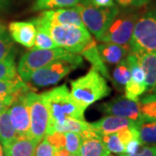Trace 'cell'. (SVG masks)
Masks as SVG:
<instances>
[{
  "instance_id": "cell-16",
  "label": "cell",
  "mask_w": 156,
  "mask_h": 156,
  "mask_svg": "<svg viewBox=\"0 0 156 156\" xmlns=\"http://www.w3.org/2000/svg\"><path fill=\"white\" fill-rule=\"evenodd\" d=\"M90 124L101 135L116 133L119 130L124 128H129V127L137 128V123L134 121L128 118H123L115 115H108L101 118L95 122L90 123Z\"/></svg>"
},
{
  "instance_id": "cell-35",
  "label": "cell",
  "mask_w": 156,
  "mask_h": 156,
  "mask_svg": "<svg viewBox=\"0 0 156 156\" xmlns=\"http://www.w3.org/2000/svg\"><path fill=\"white\" fill-rule=\"evenodd\" d=\"M44 137L50 144L53 146V147L56 149V151L62 149V148H64V146H65L64 133L53 132L51 134H46Z\"/></svg>"
},
{
  "instance_id": "cell-5",
  "label": "cell",
  "mask_w": 156,
  "mask_h": 156,
  "mask_svg": "<svg viewBox=\"0 0 156 156\" xmlns=\"http://www.w3.org/2000/svg\"><path fill=\"white\" fill-rule=\"evenodd\" d=\"M130 53H156V10L140 14L130 41Z\"/></svg>"
},
{
  "instance_id": "cell-34",
  "label": "cell",
  "mask_w": 156,
  "mask_h": 156,
  "mask_svg": "<svg viewBox=\"0 0 156 156\" xmlns=\"http://www.w3.org/2000/svg\"><path fill=\"white\" fill-rule=\"evenodd\" d=\"M55 153L56 149L44 137L36 147L34 156H55Z\"/></svg>"
},
{
  "instance_id": "cell-2",
  "label": "cell",
  "mask_w": 156,
  "mask_h": 156,
  "mask_svg": "<svg viewBox=\"0 0 156 156\" xmlns=\"http://www.w3.org/2000/svg\"><path fill=\"white\" fill-rule=\"evenodd\" d=\"M58 60L70 62L76 67L83 63V59L80 55L62 48L51 50H30V51L24 53L21 56L17 68V74L22 80L26 82L34 71Z\"/></svg>"
},
{
  "instance_id": "cell-10",
  "label": "cell",
  "mask_w": 156,
  "mask_h": 156,
  "mask_svg": "<svg viewBox=\"0 0 156 156\" xmlns=\"http://www.w3.org/2000/svg\"><path fill=\"white\" fill-rule=\"evenodd\" d=\"M99 109L106 115L130 119L137 125L141 119L139 101L130 100L126 96H117L108 102H104L99 106Z\"/></svg>"
},
{
  "instance_id": "cell-28",
  "label": "cell",
  "mask_w": 156,
  "mask_h": 156,
  "mask_svg": "<svg viewBox=\"0 0 156 156\" xmlns=\"http://www.w3.org/2000/svg\"><path fill=\"white\" fill-rule=\"evenodd\" d=\"M16 53L11 54L4 61L0 62V80H14L19 77L15 63Z\"/></svg>"
},
{
  "instance_id": "cell-33",
  "label": "cell",
  "mask_w": 156,
  "mask_h": 156,
  "mask_svg": "<svg viewBox=\"0 0 156 156\" xmlns=\"http://www.w3.org/2000/svg\"><path fill=\"white\" fill-rule=\"evenodd\" d=\"M116 134L124 147L127 145L130 140L134 139H139V132L136 127L124 128L116 132Z\"/></svg>"
},
{
  "instance_id": "cell-45",
  "label": "cell",
  "mask_w": 156,
  "mask_h": 156,
  "mask_svg": "<svg viewBox=\"0 0 156 156\" xmlns=\"http://www.w3.org/2000/svg\"><path fill=\"white\" fill-rule=\"evenodd\" d=\"M153 93H154V94L156 93V86H155V88H154V92H153Z\"/></svg>"
},
{
  "instance_id": "cell-43",
  "label": "cell",
  "mask_w": 156,
  "mask_h": 156,
  "mask_svg": "<svg viewBox=\"0 0 156 156\" xmlns=\"http://www.w3.org/2000/svg\"><path fill=\"white\" fill-rule=\"evenodd\" d=\"M4 154V148L2 147V145L0 144V156Z\"/></svg>"
},
{
  "instance_id": "cell-3",
  "label": "cell",
  "mask_w": 156,
  "mask_h": 156,
  "mask_svg": "<svg viewBox=\"0 0 156 156\" xmlns=\"http://www.w3.org/2000/svg\"><path fill=\"white\" fill-rule=\"evenodd\" d=\"M30 22L33 23L36 28L46 30L59 48L72 53L79 54L93 39L85 27L50 24L39 17L32 19Z\"/></svg>"
},
{
  "instance_id": "cell-8",
  "label": "cell",
  "mask_w": 156,
  "mask_h": 156,
  "mask_svg": "<svg viewBox=\"0 0 156 156\" xmlns=\"http://www.w3.org/2000/svg\"><path fill=\"white\" fill-rule=\"evenodd\" d=\"M30 119V136L41 141L47 134L50 124V112L44 96L29 90L25 94Z\"/></svg>"
},
{
  "instance_id": "cell-41",
  "label": "cell",
  "mask_w": 156,
  "mask_h": 156,
  "mask_svg": "<svg viewBox=\"0 0 156 156\" xmlns=\"http://www.w3.org/2000/svg\"><path fill=\"white\" fill-rule=\"evenodd\" d=\"M10 5V0H0V11L7 9Z\"/></svg>"
},
{
  "instance_id": "cell-47",
  "label": "cell",
  "mask_w": 156,
  "mask_h": 156,
  "mask_svg": "<svg viewBox=\"0 0 156 156\" xmlns=\"http://www.w3.org/2000/svg\"><path fill=\"white\" fill-rule=\"evenodd\" d=\"M109 156H113V155H111V154H110V155H109Z\"/></svg>"
},
{
  "instance_id": "cell-9",
  "label": "cell",
  "mask_w": 156,
  "mask_h": 156,
  "mask_svg": "<svg viewBox=\"0 0 156 156\" xmlns=\"http://www.w3.org/2000/svg\"><path fill=\"white\" fill-rule=\"evenodd\" d=\"M76 68V65L63 60L52 62L34 71L26 82L37 88L55 85Z\"/></svg>"
},
{
  "instance_id": "cell-46",
  "label": "cell",
  "mask_w": 156,
  "mask_h": 156,
  "mask_svg": "<svg viewBox=\"0 0 156 156\" xmlns=\"http://www.w3.org/2000/svg\"><path fill=\"white\" fill-rule=\"evenodd\" d=\"M1 156H5V154H2Z\"/></svg>"
},
{
  "instance_id": "cell-6",
  "label": "cell",
  "mask_w": 156,
  "mask_h": 156,
  "mask_svg": "<svg viewBox=\"0 0 156 156\" xmlns=\"http://www.w3.org/2000/svg\"><path fill=\"white\" fill-rule=\"evenodd\" d=\"M140 16V14L138 11H134V9L119 11L98 41L101 43H112L129 46L135 23Z\"/></svg>"
},
{
  "instance_id": "cell-15",
  "label": "cell",
  "mask_w": 156,
  "mask_h": 156,
  "mask_svg": "<svg viewBox=\"0 0 156 156\" xmlns=\"http://www.w3.org/2000/svg\"><path fill=\"white\" fill-rule=\"evenodd\" d=\"M133 54L145 74L146 92L152 94L156 86V53L137 52Z\"/></svg>"
},
{
  "instance_id": "cell-25",
  "label": "cell",
  "mask_w": 156,
  "mask_h": 156,
  "mask_svg": "<svg viewBox=\"0 0 156 156\" xmlns=\"http://www.w3.org/2000/svg\"><path fill=\"white\" fill-rule=\"evenodd\" d=\"M81 0H36L32 10L34 11H49L61 8H69L76 5Z\"/></svg>"
},
{
  "instance_id": "cell-40",
  "label": "cell",
  "mask_w": 156,
  "mask_h": 156,
  "mask_svg": "<svg viewBox=\"0 0 156 156\" xmlns=\"http://www.w3.org/2000/svg\"><path fill=\"white\" fill-rule=\"evenodd\" d=\"M17 97V96L15 95L0 96V115L8 109V108L11 106V103L15 101Z\"/></svg>"
},
{
  "instance_id": "cell-26",
  "label": "cell",
  "mask_w": 156,
  "mask_h": 156,
  "mask_svg": "<svg viewBox=\"0 0 156 156\" xmlns=\"http://www.w3.org/2000/svg\"><path fill=\"white\" fill-rule=\"evenodd\" d=\"M139 108L143 119L156 122V93L139 100Z\"/></svg>"
},
{
  "instance_id": "cell-11",
  "label": "cell",
  "mask_w": 156,
  "mask_h": 156,
  "mask_svg": "<svg viewBox=\"0 0 156 156\" xmlns=\"http://www.w3.org/2000/svg\"><path fill=\"white\" fill-rule=\"evenodd\" d=\"M25 94L18 95L8 108L11 122L18 136H30V119Z\"/></svg>"
},
{
  "instance_id": "cell-32",
  "label": "cell",
  "mask_w": 156,
  "mask_h": 156,
  "mask_svg": "<svg viewBox=\"0 0 156 156\" xmlns=\"http://www.w3.org/2000/svg\"><path fill=\"white\" fill-rule=\"evenodd\" d=\"M65 136V146L64 148L69 153L75 155H77L79 148L82 144V137L80 134L75 132H66Z\"/></svg>"
},
{
  "instance_id": "cell-39",
  "label": "cell",
  "mask_w": 156,
  "mask_h": 156,
  "mask_svg": "<svg viewBox=\"0 0 156 156\" xmlns=\"http://www.w3.org/2000/svg\"><path fill=\"white\" fill-rule=\"evenodd\" d=\"M141 142L140 141L139 139H134L130 140L127 145L125 146V154H135L136 152H138L139 149L142 147Z\"/></svg>"
},
{
  "instance_id": "cell-44",
  "label": "cell",
  "mask_w": 156,
  "mask_h": 156,
  "mask_svg": "<svg viewBox=\"0 0 156 156\" xmlns=\"http://www.w3.org/2000/svg\"><path fill=\"white\" fill-rule=\"evenodd\" d=\"M63 156H77V155H75V154H65V155H63Z\"/></svg>"
},
{
  "instance_id": "cell-27",
  "label": "cell",
  "mask_w": 156,
  "mask_h": 156,
  "mask_svg": "<svg viewBox=\"0 0 156 156\" xmlns=\"http://www.w3.org/2000/svg\"><path fill=\"white\" fill-rule=\"evenodd\" d=\"M36 29L37 34L31 50H51L59 48L46 30L43 28Z\"/></svg>"
},
{
  "instance_id": "cell-24",
  "label": "cell",
  "mask_w": 156,
  "mask_h": 156,
  "mask_svg": "<svg viewBox=\"0 0 156 156\" xmlns=\"http://www.w3.org/2000/svg\"><path fill=\"white\" fill-rule=\"evenodd\" d=\"M112 74L113 76L111 78V81L113 82L115 88L119 91L123 90L125 85L131 79L130 68L126 58L120 62L119 63H117Z\"/></svg>"
},
{
  "instance_id": "cell-37",
  "label": "cell",
  "mask_w": 156,
  "mask_h": 156,
  "mask_svg": "<svg viewBox=\"0 0 156 156\" xmlns=\"http://www.w3.org/2000/svg\"><path fill=\"white\" fill-rule=\"evenodd\" d=\"M119 156H156L155 146H142L135 154H121Z\"/></svg>"
},
{
  "instance_id": "cell-13",
  "label": "cell",
  "mask_w": 156,
  "mask_h": 156,
  "mask_svg": "<svg viewBox=\"0 0 156 156\" xmlns=\"http://www.w3.org/2000/svg\"><path fill=\"white\" fill-rule=\"evenodd\" d=\"M38 17L50 24L85 27L76 6L44 11Z\"/></svg>"
},
{
  "instance_id": "cell-42",
  "label": "cell",
  "mask_w": 156,
  "mask_h": 156,
  "mask_svg": "<svg viewBox=\"0 0 156 156\" xmlns=\"http://www.w3.org/2000/svg\"><path fill=\"white\" fill-rule=\"evenodd\" d=\"M5 26L0 23V34L2 33L3 31H5Z\"/></svg>"
},
{
  "instance_id": "cell-30",
  "label": "cell",
  "mask_w": 156,
  "mask_h": 156,
  "mask_svg": "<svg viewBox=\"0 0 156 156\" xmlns=\"http://www.w3.org/2000/svg\"><path fill=\"white\" fill-rule=\"evenodd\" d=\"M101 140L106 147V148L110 153L121 154L125 152V147L120 140L116 133L104 134L102 135Z\"/></svg>"
},
{
  "instance_id": "cell-7",
  "label": "cell",
  "mask_w": 156,
  "mask_h": 156,
  "mask_svg": "<svg viewBox=\"0 0 156 156\" xmlns=\"http://www.w3.org/2000/svg\"><path fill=\"white\" fill-rule=\"evenodd\" d=\"M75 6L80 13L85 28L93 34L97 40L103 35L120 11L117 5L95 7L80 2Z\"/></svg>"
},
{
  "instance_id": "cell-22",
  "label": "cell",
  "mask_w": 156,
  "mask_h": 156,
  "mask_svg": "<svg viewBox=\"0 0 156 156\" xmlns=\"http://www.w3.org/2000/svg\"><path fill=\"white\" fill-rule=\"evenodd\" d=\"M140 141L143 146L156 145V122L148 121L141 117L137 125Z\"/></svg>"
},
{
  "instance_id": "cell-31",
  "label": "cell",
  "mask_w": 156,
  "mask_h": 156,
  "mask_svg": "<svg viewBox=\"0 0 156 156\" xmlns=\"http://www.w3.org/2000/svg\"><path fill=\"white\" fill-rule=\"evenodd\" d=\"M125 95L127 98L133 101H139V96L146 92V84L137 83L130 79L124 87Z\"/></svg>"
},
{
  "instance_id": "cell-17",
  "label": "cell",
  "mask_w": 156,
  "mask_h": 156,
  "mask_svg": "<svg viewBox=\"0 0 156 156\" xmlns=\"http://www.w3.org/2000/svg\"><path fill=\"white\" fill-rule=\"evenodd\" d=\"M97 50L101 60L108 64L119 63L130 53L129 46H123L112 43H101L97 44Z\"/></svg>"
},
{
  "instance_id": "cell-29",
  "label": "cell",
  "mask_w": 156,
  "mask_h": 156,
  "mask_svg": "<svg viewBox=\"0 0 156 156\" xmlns=\"http://www.w3.org/2000/svg\"><path fill=\"white\" fill-rule=\"evenodd\" d=\"M13 53H16L14 43L9 31L5 30L0 34V62L4 61Z\"/></svg>"
},
{
  "instance_id": "cell-21",
  "label": "cell",
  "mask_w": 156,
  "mask_h": 156,
  "mask_svg": "<svg viewBox=\"0 0 156 156\" xmlns=\"http://www.w3.org/2000/svg\"><path fill=\"white\" fill-rule=\"evenodd\" d=\"M29 90H31V88L20 76L14 80H0V96H18Z\"/></svg>"
},
{
  "instance_id": "cell-4",
  "label": "cell",
  "mask_w": 156,
  "mask_h": 156,
  "mask_svg": "<svg viewBox=\"0 0 156 156\" xmlns=\"http://www.w3.org/2000/svg\"><path fill=\"white\" fill-rule=\"evenodd\" d=\"M110 91L106 80L93 68L85 76L71 82L70 94L83 109L108 96Z\"/></svg>"
},
{
  "instance_id": "cell-19",
  "label": "cell",
  "mask_w": 156,
  "mask_h": 156,
  "mask_svg": "<svg viewBox=\"0 0 156 156\" xmlns=\"http://www.w3.org/2000/svg\"><path fill=\"white\" fill-rule=\"evenodd\" d=\"M79 54L84 56L85 59L88 60L91 63L93 69L98 73H100L103 77L106 78L108 80H111V77L108 71L106 65H105L104 62L101 60L100 54L98 52L97 43L95 40L92 39Z\"/></svg>"
},
{
  "instance_id": "cell-18",
  "label": "cell",
  "mask_w": 156,
  "mask_h": 156,
  "mask_svg": "<svg viewBox=\"0 0 156 156\" xmlns=\"http://www.w3.org/2000/svg\"><path fill=\"white\" fill-rule=\"evenodd\" d=\"M37 140L30 136H17L10 144L4 147L5 156H34Z\"/></svg>"
},
{
  "instance_id": "cell-36",
  "label": "cell",
  "mask_w": 156,
  "mask_h": 156,
  "mask_svg": "<svg viewBox=\"0 0 156 156\" xmlns=\"http://www.w3.org/2000/svg\"><path fill=\"white\" fill-rule=\"evenodd\" d=\"M115 1L118 5H120L124 9H138L148 4L150 0H115Z\"/></svg>"
},
{
  "instance_id": "cell-12",
  "label": "cell",
  "mask_w": 156,
  "mask_h": 156,
  "mask_svg": "<svg viewBox=\"0 0 156 156\" xmlns=\"http://www.w3.org/2000/svg\"><path fill=\"white\" fill-rule=\"evenodd\" d=\"M82 144L77 156H109L110 152L106 148L101 137L102 135L95 128L86 129L80 133Z\"/></svg>"
},
{
  "instance_id": "cell-23",
  "label": "cell",
  "mask_w": 156,
  "mask_h": 156,
  "mask_svg": "<svg viewBox=\"0 0 156 156\" xmlns=\"http://www.w3.org/2000/svg\"><path fill=\"white\" fill-rule=\"evenodd\" d=\"M18 136L9 116L8 109L0 115V144L5 147Z\"/></svg>"
},
{
  "instance_id": "cell-14",
  "label": "cell",
  "mask_w": 156,
  "mask_h": 156,
  "mask_svg": "<svg viewBox=\"0 0 156 156\" xmlns=\"http://www.w3.org/2000/svg\"><path fill=\"white\" fill-rule=\"evenodd\" d=\"M9 33L13 41L31 50L37 34V29L30 21H16L9 24Z\"/></svg>"
},
{
  "instance_id": "cell-38",
  "label": "cell",
  "mask_w": 156,
  "mask_h": 156,
  "mask_svg": "<svg viewBox=\"0 0 156 156\" xmlns=\"http://www.w3.org/2000/svg\"><path fill=\"white\" fill-rule=\"evenodd\" d=\"M81 3L95 7H112L115 5V0H81Z\"/></svg>"
},
{
  "instance_id": "cell-1",
  "label": "cell",
  "mask_w": 156,
  "mask_h": 156,
  "mask_svg": "<svg viewBox=\"0 0 156 156\" xmlns=\"http://www.w3.org/2000/svg\"><path fill=\"white\" fill-rule=\"evenodd\" d=\"M50 112L49 128L62 122L66 118H74L85 121L84 111L69 91L65 84L42 93ZM48 131V130H47Z\"/></svg>"
},
{
  "instance_id": "cell-20",
  "label": "cell",
  "mask_w": 156,
  "mask_h": 156,
  "mask_svg": "<svg viewBox=\"0 0 156 156\" xmlns=\"http://www.w3.org/2000/svg\"><path fill=\"white\" fill-rule=\"evenodd\" d=\"M91 128L90 123L86 122L85 121H80L74 118H66L62 122L58 123L53 125L47 131V134H49L53 132H61V133H66V132H75L80 134L86 129Z\"/></svg>"
}]
</instances>
